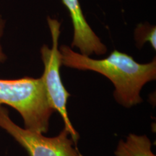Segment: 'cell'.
<instances>
[{
    "label": "cell",
    "instance_id": "cell-2",
    "mask_svg": "<svg viewBox=\"0 0 156 156\" xmlns=\"http://www.w3.org/2000/svg\"><path fill=\"white\" fill-rule=\"evenodd\" d=\"M4 105L19 113L25 128L47 133L54 111L48 103L41 77L0 79V106Z\"/></svg>",
    "mask_w": 156,
    "mask_h": 156
},
{
    "label": "cell",
    "instance_id": "cell-5",
    "mask_svg": "<svg viewBox=\"0 0 156 156\" xmlns=\"http://www.w3.org/2000/svg\"><path fill=\"white\" fill-rule=\"evenodd\" d=\"M69 12L73 28L72 48H77L80 53L90 56L103 55L107 47L90 26L83 14L79 0H62Z\"/></svg>",
    "mask_w": 156,
    "mask_h": 156
},
{
    "label": "cell",
    "instance_id": "cell-8",
    "mask_svg": "<svg viewBox=\"0 0 156 156\" xmlns=\"http://www.w3.org/2000/svg\"><path fill=\"white\" fill-rule=\"evenodd\" d=\"M5 21L2 18L0 17V64H2L7 60V56L4 52L2 46L1 44V39L4 34V31H5Z\"/></svg>",
    "mask_w": 156,
    "mask_h": 156
},
{
    "label": "cell",
    "instance_id": "cell-6",
    "mask_svg": "<svg viewBox=\"0 0 156 156\" xmlns=\"http://www.w3.org/2000/svg\"><path fill=\"white\" fill-rule=\"evenodd\" d=\"M152 142L146 135L129 134L126 140H121L114 154L116 156H155Z\"/></svg>",
    "mask_w": 156,
    "mask_h": 156
},
{
    "label": "cell",
    "instance_id": "cell-4",
    "mask_svg": "<svg viewBox=\"0 0 156 156\" xmlns=\"http://www.w3.org/2000/svg\"><path fill=\"white\" fill-rule=\"evenodd\" d=\"M0 128L22 146L29 156H82L74 147L75 143L64 128L57 136L48 137L17 125L3 106H0Z\"/></svg>",
    "mask_w": 156,
    "mask_h": 156
},
{
    "label": "cell",
    "instance_id": "cell-1",
    "mask_svg": "<svg viewBox=\"0 0 156 156\" xmlns=\"http://www.w3.org/2000/svg\"><path fill=\"white\" fill-rule=\"evenodd\" d=\"M62 65L72 69L93 71L102 75L114 86V97L116 102L131 108L142 102V87L156 79V58L142 64L132 56L114 50L106 58L95 59L76 52L66 45L59 47Z\"/></svg>",
    "mask_w": 156,
    "mask_h": 156
},
{
    "label": "cell",
    "instance_id": "cell-3",
    "mask_svg": "<svg viewBox=\"0 0 156 156\" xmlns=\"http://www.w3.org/2000/svg\"><path fill=\"white\" fill-rule=\"evenodd\" d=\"M47 23L52 44L51 47L44 44L41 48V55L44 67V73L41 78L50 106L62 116L64 129L69 132L71 138L77 145L79 134L73 127L67 112V101L70 94L64 87L60 73L62 62L58 47V39L61 34V23L58 20L51 17H47Z\"/></svg>",
    "mask_w": 156,
    "mask_h": 156
},
{
    "label": "cell",
    "instance_id": "cell-7",
    "mask_svg": "<svg viewBox=\"0 0 156 156\" xmlns=\"http://www.w3.org/2000/svg\"><path fill=\"white\" fill-rule=\"evenodd\" d=\"M134 38L137 46H142L145 43H149L152 48H156L155 26L149 24H140L134 30Z\"/></svg>",
    "mask_w": 156,
    "mask_h": 156
}]
</instances>
